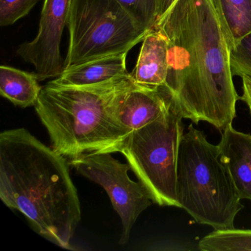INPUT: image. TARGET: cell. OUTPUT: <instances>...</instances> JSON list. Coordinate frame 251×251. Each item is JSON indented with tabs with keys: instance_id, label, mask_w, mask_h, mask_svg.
Returning a JSON list of instances; mask_svg holds the SVG:
<instances>
[{
	"instance_id": "obj_1",
	"label": "cell",
	"mask_w": 251,
	"mask_h": 251,
	"mask_svg": "<svg viewBox=\"0 0 251 251\" xmlns=\"http://www.w3.org/2000/svg\"><path fill=\"white\" fill-rule=\"evenodd\" d=\"M153 29L169 42L165 87L170 105L183 119L223 131L236 117L239 100L230 49L212 0H176Z\"/></svg>"
},
{
	"instance_id": "obj_2",
	"label": "cell",
	"mask_w": 251,
	"mask_h": 251,
	"mask_svg": "<svg viewBox=\"0 0 251 251\" xmlns=\"http://www.w3.org/2000/svg\"><path fill=\"white\" fill-rule=\"evenodd\" d=\"M68 160L24 127L0 133V198L23 213L35 231L74 250L72 240L81 219Z\"/></svg>"
},
{
	"instance_id": "obj_3",
	"label": "cell",
	"mask_w": 251,
	"mask_h": 251,
	"mask_svg": "<svg viewBox=\"0 0 251 251\" xmlns=\"http://www.w3.org/2000/svg\"><path fill=\"white\" fill-rule=\"evenodd\" d=\"M131 74L82 86L49 82L35 105L51 147L68 161L93 154L121 152L131 130L116 117L123 92L134 86Z\"/></svg>"
},
{
	"instance_id": "obj_4",
	"label": "cell",
	"mask_w": 251,
	"mask_h": 251,
	"mask_svg": "<svg viewBox=\"0 0 251 251\" xmlns=\"http://www.w3.org/2000/svg\"><path fill=\"white\" fill-rule=\"evenodd\" d=\"M176 193L180 208L214 230L234 228L235 217L244 208L218 145L192 123L179 146Z\"/></svg>"
},
{
	"instance_id": "obj_5",
	"label": "cell",
	"mask_w": 251,
	"mask_h": 251,
	"mask_svg": "<svg viewBox=\"0 0 251 251\" xmlns=\"http://www.w3.org/2000/svg\"><path fill=\"white\" fill-rule=\"evenodd\" d=\"M171 105L159 118L133 130L120 153L152 202L180 208L176 193L177 157L184 126Z\"/></svg>"
},
{
	"instance_id": "obj_6",
	"label": "cell",
	"mask_w": 251,
	"mask_h": 251,
	"mask_svg": "<svg viewBox=\"0 0 251 251\" xmlns=\"http://www.w3.org/2000/svg\"><path fill=\"white\" fill-rule=\"evenodd\" d=\"M64 70L108 55L128 52L148 33L117 0H73Z\"/></svg>"
},
{
	"instance_id": "obj_7",
	"label": "cell",
	"mask_w": 251,
	"mask_h": 251,
	"mask_svg": "<svg viewBox=\"0 0 251 251\" xmlns=\"http://www.w3.org/2000/svg\"><path fill=\"white\" fill-rule=\"evenodd\" d=\"M77 173L100 185L108 193L114 210L121 219L123 230L120 245H126L140 214L152 201L141 182L128 176V163L120 162L111 153L93 154L68 161Z\"/></svg>"
},
{
	"instance_id": "obj_8",
	"label": "cell",
	"mask_w": 251,
	"mask_h": 251,
	"mask_svg": "<svg viewBox=\"0 0 251 251\" xmlns=\"http://www.w3.org/2000/svg\"><path fill=\"white\" fill-rule=\"evenodd\" d=\"M73 0H45L37 36L17 50V55L34 67L39 81L58 77L64 70L60 51L64 27L67 26Z\"/></svg>"
},
{
	"instance_id": "obj_9",
	"label": "cell",
	"mask_w": 251,
	"mask_h": 251,
	"mask_svg": "<svg viewBox=\"0 0 251 251\" xmlns=\"http://www.w3.org/2000/svg\"><path fill=\"white\" fill-rule=\"evenodd\" d=\"M170 105L169 97L162 88L136 84L119 98L116 117L122 126L133 131L159 118Z\"/></svg>"
},
{
	"instance_id": "obj_10",
	"label": "cell",
	"mask_w": 251,
	"mask_h": 251,
	"mask_svg": "<svg viewBox=\"0 0 251 251\" xmlns=\"http://www.w3.org/2000/svg\"><path fill=\"white\" fill-rule=\"evenodd\" d=\"M218 147L241 200L251 201V135L230 125L222 131Z\"/></svg>"
},
{
	"instance_id": "obj_11",
	"label": "cell",
	"mask_w": 251,
	"mask_h": 251,
	"mask_svg": "<svg viewBox=\"0 0 251 251\" xmlns=\"http://www.w3.org/2000/svg\"><path fill=\"white\" fill-rule=\"evenodd\" d=\"M137 63L132 72L135 83L148 87H165L169 72V42L165 35L152 29L142 40Z\"/></svg>"
},
{
	"instance_id": "obj_12",
	"label": "cell",
	"mask_w": 251,
	"mask_h": 251,
	"mask_svg": "<svg viewBox=\"0 0 251 251\" xmlns=\"http://www.w3.org/2000/svg\"><path fill=\"white\" fill-rule=\"evenodd\" d=\"M127 52L108 55L64 70L50 81L66 86H82L109 81L129 74L126 68Z\"/></svg>"
},
{
	"instance_id": "obj_13",
	"label": "cell",
	"mask_w": 251,
	"mask_h": 251,
	"mask_svg": "<svg viewBox=\"0 0 251 251\" xmlns=\"http://www.w3.org/2000/svg\"><path fill=\"white\" fill-rule=\"evenodd\" d=\"M34 73L8 66L0 67V94L21 108L36 105L42 87Z\"/></svg>"
},
{
	"instance_id": "obj_14",
	"label": "cell",
	"mask_w": 251,
	"mask_h": 251,
	"mask_svg": "<svg viewBox=\"0 0 251 251\" xmlns=\"http://www.w3.org/2000/svg\"><path fill=\"white\" fill-rule=\"evenodd\" d=\"M229 49L251 33V0H212Z\"/></svg>"
},
{
	"instance_id": "obj_15",
	"label": "cell",
	"mask_w": 251,
	"mask_h": 251,
	"mask_svg": "<svg viewBox=\"0 0 251 251\" xmlns=\"http://www.w3.org/2000/svg\"><path fill=\"white\" fill-rule=\"evenodd\" d=\"M201 251H251V230H214L198 242Z\"/></svg>"
},
{
	"instance_id": "obj_16",
	"label": "cell",
	"mask_w": 251,
	"mask_h": 251,
	"mask_svg": "<svg viewBox=\"0 0 251 251\" xmlns=\"http://www.w3.org/2000/svg\"><path fill=\"white\" fill-rule=\"evenodd\" d=\"M138 27L149 33L158 20V0H117Z\"/></svg>"
},
{
	"instance_id": "obj_17",
	"label": "cell",
	"mask_w": 251,
	"mask_h": 251,
	"mask_svg": "<svg viewBox=\"0 0 251 251\" xmlns=\"http://www.w3.org/2000/svg\"><path fill=\"white\" fill-rule=\"evenodd\" d=\"M230 62L233 75L251 77V33L230 48Z\"/></svg>"
},
{
	"instance_id": "obj_18",
	"label": "cell",
	"mask_w": 251,
	"mask_h": 251,
	"mask_svg": "<svg viewBox=\"0 0 251 251\" xmlns=\"http://www.w3.org/2000/svg\"><path fill=\"white\" fill-rule=\"evenodd\" d=\"M39 0H0V25H14L27 16Z\"/></svg>"
},
{
	"instance_id": "obj_19",
	"label": "cell",
	"mask_w": 251,
	"mask_h": 251,
	"mask_svg": "<svg viewBox=\"0 0 251 251\" xmlns=\"http://www.w3.org/2000/svg\"><path fill=\"white\" fill-rule=\"evenodd\" d=\"M242 95L239 100L247 104L251 114V77L249 76H242Z\"/></svg>"
},
{
	"instance_id": "obj_20",
	"label": "cell",
	"mask_w": 251,
	"mask_h": 251,
	"mask_svg": "<svg viewBox=\"0 0 251 251\" xmlns=\"http://www.w3.org/2000/svg\"><path fill=\"white\" fill-rule=\"evenodd\" d=\"M176 2V0H158V20H157V22L159 21L167 14V12L170 11V8H172V6L174 5Z\"/></svg>"
}]
</instances>
